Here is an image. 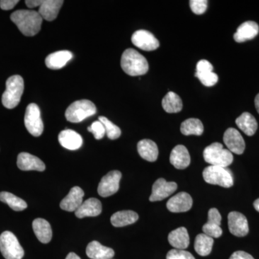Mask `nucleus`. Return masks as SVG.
Returning <instances> with one entry per match:
<instances>
[{"instance_id":"c9c22d12","label":"nucleus","mask_w":259,"mask_h":259,"mask_svg":"<svg viewBox=\"0 0 259 259\" xmlns=\"http://www.w3.org/2000/svg\"><path fill=\"white\" fill-rule=\"evenodd\" d=\"M88 129L90 132L93 133L95 139L97 140L103 139L104 136L106 134L105 127L100 120L94 122L90 127H88Z\"/></svg>"},{"instance_id":"79ce46f5","label":"nucleus","mask_w":259,"mask_h":259,"mask_svg":"<svg viewBox=\"0 0 259 259\" xmlns=\"http://www.w3.org/2000/svg\"><path fill=\"white\" fill-rule=\"evenodd\" d=\"M229 259H255L250 255L249 253H246V252L241 251V250H238V251L234 252L231 256L230 257Z\"/></svg>"},{"instance_id":"ddd939ff","label":"nucleus","mask_w":259,"mask_h":259,"mask_svg":"<svg viewBox=\"0 0 259 259\" xmlns=\"http://www.w3.org/2000/svg\"><path fill=\"white\" fill-rule=\"evenodd\" d=\"M223 141L228 149L231 153L241 155L244 152L245 148L244 139L238 130L233 127L227 129L223 136Z\"/></svg>"},{"instance_id":"9b49d317","label":"nucleus","mask_w":259,"mask_h":259,"mask_svg":"<svg viewBox=\"0 0 259 259\" xmlns=\"http://www.w3.org/2000/svg\"><path fill=\"white\" fill-rule=\"evenodd\" d=\"M177 190V185L174 182H166L160 178L154 182L152 187V194L150 197L151 202H157L169 197Z\"/></svg>"},{"instance_id":"7ed1b4c3","label":"nucleus","mask_w":259,"mask_h":259,"mask_svg":"<svg viewBox=\"0 0 259 259\" xmlns=\"http://www.w3.org/2000/svg\"><path fill=\"white\" fill-rule=\"evenodd\" d=\"M203 156L204 161L211 166L227 168L233 161V153L229 150L225 149L222 144L217 142L204 148Z\"/></svg>"},{"instance_id":"7c9ffc66","label":"nucleus","mask_w":259,"mask_h":259,"mask_svg":"<svg viewBox=\"0 0 259 259\" xmlns=\"http://www.w3.org/2000/svg\"><path fill=\"white\" fill-rule=\"evenodd\" d=\"M181 132L185 136H201L204 132L202 121L197 118H189L181 125Z\"/></svg>"},{"instance_id":"a19ab883","label":"nucleus","mask_w":259,"mask_h":259,"mask_svg":"<svg viewBox=\"0 0 259 259\" xmlns=\"http://www.w3.org/2000/svg\"><path fill=\"white\" fill-rule=\"evenodd\" d=\"M19 3L18 0H1L0 1V8L3 10H10L13 9L15 5Z\"/></svg>"},{"instance_id":"49530a36","label":"nucleus","mask_w":259,"mask_h":259,"mask_svg":"<svg viewBox=\"0 0 259 259\" xmlns=\"http://www.w3.org/2000/svg\"><path fill=\"white\" fill-rule=\"evenodd\" d=\"M253 207H254L255 210L258 211L259 212V198L257 199L256 200L253 202Z\"/></svg>"},{"instance_id":"39448f33","label":"nucleus","mask_w":259,"mask_h":259,"mask_svg":"<svg viewBox=\"0 0 259 259\" xmlns=\"http://www.w3.org/2000/svg\"><path fill=\"white\" fill-rule=\"evenodd\" d=\"M204 180L213 185H219L225 188L233 187L234 183L233 174L231 170L225 167L209 166L204 168Z\"/></svg>"},{"instance_id":"e433bc0d","label":"nucleus","mask_w":259,"mask_h":259,"mask_svg":"<svg viewBox=\"0 0 259 259\" xmlns=\"http://www.w3.org/2000/svg\"><path fill=\"white\" fill-rule=\"evenodd\" d=\"M207 0H191L190 5L191 10L196 15H202L205 13L207 8Z\"/></svg>"},{"instance_id":"dca6fc26","label":"nucleus","mask_w":259,"mask_h":259,"mask_svg":"<svg viewBox=\"0 0 259 259\" xmlns=\"http://www.w3.org/2000/svg\"><path fill=\"white\" fill-rule=\"evenodd\" d=\"M17 165L23 171H44L46 165L40 158L28 153H20L18 156Z\"/></svg>"},{"instance_id":"c756f323","label":"nucleus","mask_w":259,"mask_h":259,"mask_svg":"<svg viewBox=\"0 0 259 259\" xmlns=\"http://www.w3.org/2000/svg\"><path fill=\"white\" fill-rule=\"evenodd\" d=\"M214 240L204 233L197 235L194 241V250L199 255L207 256L212 249Z\"/></svg>"},{"instance_id":"aec40b11","label":"nucleus","mask_w":259,"mask_h":259,"mask_svg":"<svg viewBox=\"0 0 259 259\" xmlns=\"http://www.w3.org/2000/svg\"><path fill=\"white\" fill-rule=\"evenodd\" d=\"M258 32V24L253 21H247L238 27L233 37L237 42H243L254 38Z\"/></svg>"},{"instance_id":"2eb2a0df","label":"nucleus","mask_w":259,"mask_h":259,"mask_svg":"<svg viewBox=\"0 0 259 259\" xmlns=\"http://www.w3.org/2000/svg\"><path fill=\"white\" fill-rule=\"evenodd\" d=\"M84 192L79 187H74L69 194L62 199L60 203L61 208L68 212H76L82 204Z\"/></svg>"},{"instance_id":"c03bdc74","label":"nucleus","mask_w":259,"mask_h":259,"mask_svg":"<svg viewBox=\"0 0 259 259\" xmlns=\"http://www.w3.org/2000/svg\"><path fill=\"white\" fill-rule=\"evenodd\" d=\"M66 259H81L80 258V257L79 255H77L76 254V253H69V254L67 255V256H66Z\"/></svg>"},{"instance_id":"a18cd8bd","label":"nucleus","mask_w":259,"mask_h":259,"mask_svg":"<svg viewBox=\"0 0 259 259\" xmlns=\"http://www.w3.org/2000/svg\"><path fill=\"white\" fill-rule=\"evenodd\" d=\"M254 102L255 108H256L257 112H258L259 114V93L256 95V97H255Z\"/></svg>"},{"instance_id":"58836bf2","label":"nucleus","mask_w":259,"mask_h":259,"mask_svg":"<svg viewBox=\"0 0 259 259\" xmlns=\"http://www.w3.org/2000/svg\"><path fill=\"white\" fill-rule=\"evenodd\" d=\"M213 71V66L210 62L207 60H200L197 64V74L211 72Z\"/></svg>"},{"instance_id":"bb28decb","label":"nucleus","mask_w":259,"mask_h":259,"mask_svg":"<svg viewBox=\"0 0 259 259\" xmlns=\"http://www.w3.org/2000/svg\"><path fill=\"white\" fill-rule=\"evenodd\" d=\"M139 216L132 210H122L112 214L110 221L112 226L116 228H120L134 224L139 220Z\"/></svg>"},{"instance_id":"4be33fe9","label":"nucleus","mask_w":259,"mask_h":259,"mask_svg":"<svg viewBox=\"0 0 259 259\" xmlns=\"http://www.w3.org/2000/svg\"><path fill=\"white\" fill-rule=\"evenodd\" d=\"M86 253L89 258L92 259H112L115 255V251L112 248L104 246L96 241L89 243Z\"/></svg>"},{"instance_id":"cd10ccee","label":"nucleus","mask_w":259,"mask_h":259,"mask_svg":"<svg viewBox=\"0 0 259 259\" xmlns=\"http://www.w3.org/2000/svg\"><path fill=\"white\" fill-rule=\"evenodd\" d=\"M237 126L248 136H253L258 129V123L254 117L249 112H243L236 119Z\"/></svg>"},{"instance_id":"f8f14e48","label":"nucleus","mask_w":259,"mask_h":259,"mask_svg":"<svg viewBox=\"0 0 259 259\" xmlns=\"http://www.w3.org/2000/svg\"><path fill=\"white\" fill-rule=\"evenodd\" d=\"M228 228L233 236L244 237L249 232L248 223L244 214L238 212H231L228 214Z\"/></svg>"},{"instance_id":"4468645a","label":"nucleus","mask_w":259,"mask_h":259,"mask_svg":"<svg viewBox=\"0 0 259 259\" xmlns=\"http://www.w3.org/2000/svg\"><path fill=\"white\" fill-rule=\"evenodd\" d=\"M193 200L187 192H180L167 202L166 207L171 212H185L192 207Z\"/></svg>"},{"instance_id":"f704fd0d","label":"nucleus","mask_w":259,"mask_h":259,"mask_svg":"<svg viewBox=\"0 0 259 259\" xmlns=\"http://www.w3.org/2000/svg\"><path fill=\"white\" fill-rule=\"evenodd\" d=\"M195 76L198 78L199 81L202 82V84L206 87H212L215 85L218 81V76L215 73L211 71V72L202 73V74H197L196 73Z\"/></svg>"},{"instance_id":"5701e85b","label":"nucleus","mask_w":259,"mask_h":259,"mask_svg":"<svg viewBox=\"0 0 259 259\" xmlns=\"http://www.w3.org/2000/svg\"><path fill=\"white\" fill-rule=\"evenodd\" d=\"M168 242L175 249L185 250L190 245V236L185 227L177 228L168 234Z\"/></svg>"},{"instance_id":"6e6552de","label":"nucleus","mask_w":259,"mask_h":259,"mask_svg":"<svg viewBox=\"0 0 259 259\" xmlns=\"http://www.w3.org/2000/svg\"><path fill=\"white\" fill-rule=\"evenodd\" d=\"M25 125L32 136L38 137L44 132V122L40 116L39 107L36 104L31 103L27 107L25 115Z\"/></svg>"},{"instance_id":"473e14b6","label":"nucleus","mask_w":259,"mask_h":259,"mask_svg":"<svg viewBox=\"0 0 259 259\" xmlns=\"http://www.w3.org/2000/svg\"><path fill=\"white\" fill-rule=\"evenodd\" d=\"M99 120L103 124L108 139L115 140L120 137L121 136V130L118 126L115 125L113 122L108 120L107 117H103V116L99 117Z\"/></svg>"},{"instance_id":"f257e3e1","label":"nucleus","mask_w":259,"mask_h":259,"mask_svg":"<svg viewBox=\"0 0 259 259\" xmlns=\"http://www.w3.org/2000/svg\"><path fill=\"white\" fill-rule=\"evenodd\" d=\"M10 19L25 36H34L41 28L42 17L35 10H17Z\"/></svg>"},{"instance_id":"20e7f679","label":"nucleus","mask_w":259,"mask_h":259,"mask_svg":"<svg viewBox=\"0 0 259 259\" xmlns=\"http://www.w3.org/2000/svg\"><path fill=\"white\" fill-rule=\"evenodd\" d=\"M24 91V81L19 75L10 76L6 81V90L3 95L2 102L4 107L13 109L18 106Z\"/></svg>"},{"instance_id":"0eeeda50","label":"nucleus","mask_w":259,"mask_h":259,"mask_svg":"<svg viewBox=\"0 0 259 259\" xmlns=\"http://www.w3.org/2000/svg\"><path fill=\"white\" fill-rule=\"evenodd\" d=\"M0 251L5 259H22L24 250L18 238L10 231H5L0 236Z\"/></svg>"},{"instance_id":"37998d69","label":"nucleus","mask_w":259,"mask_h":259,"mask_svg":"<svg viewBox=\"0 0 259 259\" xmlns=\"http://www.w3.org/2000/svg\"><path fill=\"white\" fill-rule=\"evenodd\" d=\"M42 0H27L25 1V4L29 8H34L40 7L42 4Z\"/></svg>"},{"instance_id":"a211bd4d","label":"nucleus","mask_w":259,"mask_h":259,"mask_svg":"<svg viewBox=\"0 0 259 259\" xmlns=\"http://www.w3.org/2000/svg\"><path fill=\"white\" fill-rule=\"evenodd\" d=\"M170 162L177 169L187 168L191 163L190 155L187 148L182 145L174 148L170 155Z\"/></svg>"},{"instance_id":"f3484780","label":"nucleus","mask_w":259,"mask_h":259,"mask_svg":"<svg viewBox=\"0 0 259 259\" xmlns=\"http://www.w3.org/2000/svg\"><path fill=\"white\" fill-rule=\"evenodd\" d=\"M102 210V203L99 199L90 198L82 202L79 208L75 212L78 218L86 217H96L101 214Z\"/></svg>"},{"instance_id":"ea45409f","label":"nucleus","mask_w":259,"mask_h":259,"mask_svg":"<svg viewBox=\"0 0 259 259\" xmlns=\"http://www.w3.org/2000/svg\"><path fill=\"white\" fill-rule=\"evenodd\" d=\"M221 221H222V217L218 209L211 208L209 209L207 222L215 223V224L221 226Z\"/></svg>"},{"instance_id":"423d86ee","label":"nucleus","mask_w":259,"mask_h":259,"mask_svg":"<svg viewBox=\"0 0 259 259\" xmlns=\"http://www.w3.org/2000/svg\"><path fill=\"white\" fill-rule=\"evenodd\" d=\"M97 112L96 106L93 102L88 100H78L71 104L66 110V120L73 123H78Z\"/></svg>"},{"instance_id":"412c9836","label":"nucleus","mask_w":259,"mask_h":259,"mask_svg":"<svg viewBox=\"0 0 259 259\" xmlns=\"http://www.w3.org/2000/svg\"><path fill=\"white\" fill-rule=\"evenodd\" d=\"M63 4L62 0H44L39 7L38 13L44 20L53 21L57 18Z\"/></svg>"},{"instance_id":"72a5a7b5","label":"nucleus","mask_w":259,"mask_h":259,"mask_svg":"<svg viewBox=\"0 0 259 259\" xmlns=\"http://www.w3.org/2000/svg\"><path fill=\"white\" fill-rule=\"evenodd\" d=\"M203 233L212 238H218L222 236L223 230L221 226L215 223L207 222L202 227Z\"/></svg>"},{"instance_id":"9d476101","label":"nucleus","mask_w":259,"mask_h":259,"mask_svg":"<svg viewBox=\"0 0 259 259\" xmlns=\"http://www.w3.org/2000/svg\"><path fill=\"white\" fill-rule=\"evenodd\" d=\"M133 44L141 50L151 51L159 47L158 39L151 32L145 30H137L131 37Z\"/></svg>"},{"instance_id":"2f4dec72","label":"nucleus","mask_w":259,"mask_h":259,"mask_svg":"<svg viewBox=\"0 0 259 259\" xmlns=\"http://www.w3.org/2000/svg\"><path fill=\"white\" fill-rule=\"evenodd\" d=\"M0 201L8 204L14 211H23L26 209L28 204L23 199L19 198L14 194L8 192H0Z\"/></svg>"},{"instance_id":"f03ea898","label":"nucleus","mask_w":259,"mask_h":259,"mask_svg":"<svg viewBox=\"0 0 259 259\" xmlns=\"http://www.w3.org/2000/svg\"><path fill=\"white\" fill-rule=\"evenodd\" d=\"M120 64L125 74L132 76L146 74L149 69L146 58L133 49H127L124 51Z\"/></svg>"},{"instance_id":"c85d7f7f","label":"nucleus","mask_w":259,"mask_h":259,"mask_svg":"<svg viewBox=\"0 0 259 259\" xmlns=\"http://www.w3.org/2000/svg\"><path fill=\"white\" fill-rule=\"evenodd\" d=\"M162 107L168 113H177L182 110V99L173 92H168L162 100Z\"/></svg>"},{"instance_id":"1a4fd4ad","label":"nucleus","mask_w":259,"mask_h":259,"mask_svg":"<svg viewBox=\"0 0 259 259\" xmlns=\"http://www.w3.org/2000/svg\"><path fill=\"white\" fill-rule=\"evenodd\" d=\"M122 178L120 171H112L102 177L99 184L97 192L102 197H110L117 193L120 188V182Z\"/></svg>"},{"instance_id":"b1692460","label":"nucleus","mask_w":259,"mask_h":259,"mask_svg":"<svg viewBox=\"0 0 259 259\" xmlns=\"http://www.w3.org/2000/svg\"><path fill=\"white\" fill-rule=\"evenodd\" d=\"M73 58L72 53L69 51H59L49 54L46 59V65L49 69H60Z\"/></svg>"},{"instance_id":"6ab92c4d","label":"nucleus","mask_w":259,"mask_h":259,"mask_svg":"<svg viewBox=\"0 0 259 259\" xmlns=\"http://www.w3.org/2000/svg\"><path fill=\"white\" fill-rule=\"evenodd\" d=\"M59 141L63 147L71 151L79 149L83 144L81 136L76 131L70 129L61 131L59 135Z\"/></svg>"},{"instance_id":"393cba45","label":"nucleus","mask_w":259,"mask_h":259,"mask_svg":"<svg viewBox=\"0 0 259 259\" xmlns=\"http://www.w3.org/2000/svg\"><path fill=\"white\" fill-rule=\"evenodd\" d=\"M32 230L37 239L42 243H48L52 238L51 225L42 218H37L32 222Z\"/></svg>"},{"instance_id":"a878e982","label":"nucleus","mask_w":259,"mask_h":259,"mask_svg":"<svg viewBox=\"0 0 259 259\" xmlns=\"http://www.w3.org/2000/svg\"><path fill=\"white\" fill-rule=\"evenodd\" d=\"M138 151L141 158L150 162L156 161L158 156V148L151 140H141L138 144Z\"/></svg>"},{"instance_id":"4c0bfd02","label":"nucleus","mask_w":259,"mask_h":259,"mask_svg":"<svg viewBox=\"0 0 259 259\" xmlns=\"http://www.w3.org/2000/svg\"><path fill=\"white\" fill-rule=\"evenodd\" d=\"M166 259H195L193 255L185 250L172 249L167 253Z\"/></svg>"}]
</instances>
